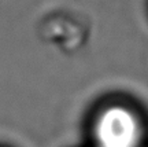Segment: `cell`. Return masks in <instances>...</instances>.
I'll list each match as a JSON object with an SVG mask.
<instances>
[{
	"mask_svg": "<svg viewBox=\"0 0 148 147\" xmlns=\"http://www.w3.org/2000/svg\"><path fill=\"white\" fill-rule=\"evenodd\" d=\"M140 135L137 117L126 107H107L96 120L95 139L97 147H137Z\"/></svg>",
	"mask_w": 148,
	"mask_h": 147,
	"instance_id": "1",
	"label": "cell"
}]
</instances>
